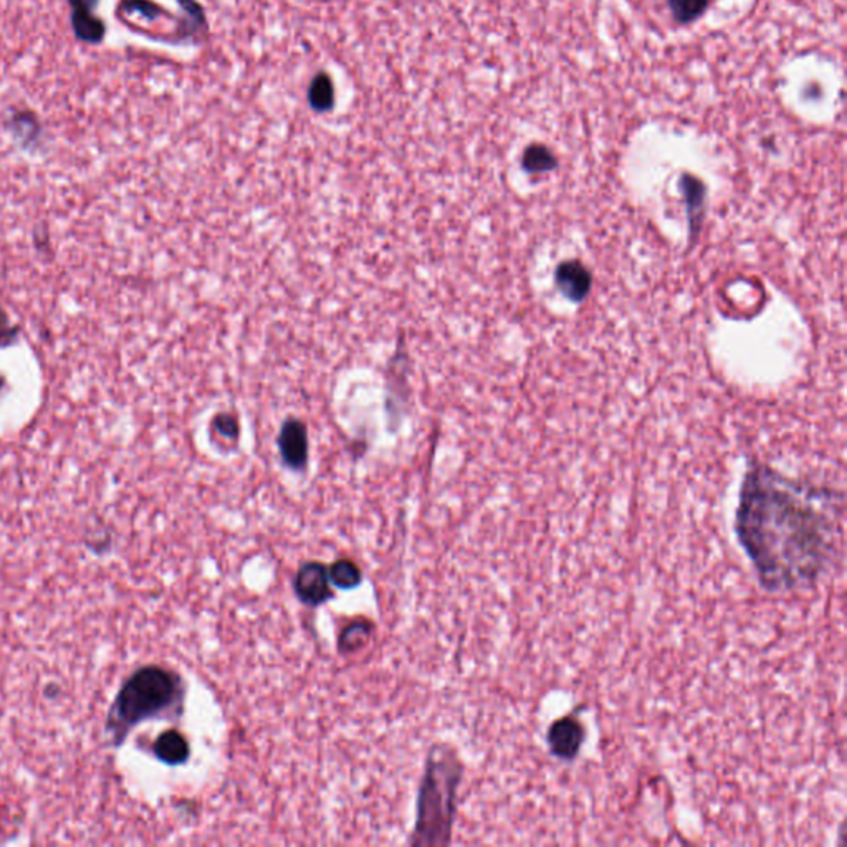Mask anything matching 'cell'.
Instances as JSON below:
<instances>
[{
    "label": "cell",
    "mask_w": 847,
    "mask_h": 847,
    "mask_svg": "<svg viewBox=\"0 0 847 847\" xmlns=\"http://www.w3.org/2000/svg\"><path fill=\"white\" fill-rule=\"evenodd\" d=\"M735 535L765 591L810 589L841 558L843 495L755 462L740 489Z\"/></svg>",
    "instance_id": "6da1fadb"
},
{
    "label": "cell",
    "mask_w": 847,
    "mask_h": 847,
    "mask_svg": "<svg viewBox=\"0 0 847 847\" xmlns=\"http://www.w3.org/2000/svg\"><path fill=\"white\" fill-rule=\"evenodd\" d=\"M460 763L456 755L443 750L432 753L419 795V814L412 844L443 846L449 844L454 814L457 788L460 783Z\"/></svg>",
    "instance_id": "7a4b0ae2"
},
{
    "label": "cell",
    "mask_w": 847,
    "mask_h": 847,
    "mask_svg": "<svg viewBox=\"0 0 847 847\" xmlns=\"http://www.w3.org/2000/svg\"><path fill=\"white\" fill-rule=\"evenodd\" d=\"M184 689L176 674L163 667H142L127 679L116 697L108 728L116 740H123L127 732L141 721L159 717L182 702Z\"/></svg>",
    "instance_id": "3957f363"
},
{
    "label": "cell",
    "mask_w": 847,
    "mask_h": 847,
    "mask_svg": "<svg viewBox=\"0 0 847 847\" xmlns=\"http://www.w3.org/2000/svg\"><path fill=\"white\" fill-rule=\"evenodd\" d=\"M586 740V727L576 715L568 713L553 721L546 732V745L551 755L561 761H573L581 753Z\"/></svg>",
    "instance_id": "277c9868"
},
{
    "label": "cell",
    "mask_w": 847,
    "mask_h": 847,
    "mask_svg": "<svg viewBox=\"0 0 847 847\" xmlns=\"http://www.w3.org/2000/svg\"><path fill=\"white\" fill-rule=\"evenodd\" d=\"M295 593L310 606H320L331 597L328 569L321 563H306L295 576Z\"/></svg>",
    "instance_id": "5b68a950"
},
{
    "label": "cell",
    "mask_w": 847,
    "mask_h": 847,
    "mask_svg": "<svg viewBox=\"0 0 847 847\" xmlns=\"http://www.w3.org/2000/svg\"><path fill=\"white\" fill-rule=\"evenodd\" d=\"M280 456L290 468H304L308 462V432L304 422L289 419L279 435Z\"/></svg>",
    "instance_id": "8992f818"
},
{
    "label": "cell",
    "mask_w": 847,
    "mask_h": 847,
    "mask_svg": "<svg viewBox=\"0 0 847 847\" xmlns=\"http://www.w3.org/2000/svg\"><path fill=\"white\" fill-rule=\"evenodd\" d=\"M558 289L573 302H581L591 290L593 277L589 270L578 260L563 262L557 270Z\"/></svg>",
    "instance_id": "52a82bcc"
},
{
    "label": "cell",
    "mask_w": 847,
    "mask_h": 847,
    "mask_svg": "<svg viewBox=\"0 0 847 847\" xmlns=\"http://www.w3.org/2000/svg\"><path fill=\"white\" fill-rule=\"evenodd\" d=\"M154 753L167 765H181L189 758V743L176 730H169L156 740Z\"/></svg>",
    "instance_id": "ba28073f"
},
{
    "label": "cell",
    "mask_w": 847,
    "mask_h": 847,
    "mask_svg": "<svg viewBox=\"0 0 847 847\" xmlns=\"http://www.w3.org/2000/svg\"><path fill=\"white\" fill-rule=\"evenodd\" d=\"M521 165L523 169L530 174H542V173L553 171L557 167V158L542 144H533L523 152Z\"/></svg>",
    "instance_id": "9c48e42d"
},
{
    "label": "cell",
    "mask_w": 847,
    "mask_h": 847,
    "mask_svg": "<svg viewBox=\"0 0 847 847\" xmlns=\"http://www.w3.org/2000/svg\"><path fill=\"white\" fill-rule=\"evenodd\" d=\"M683 196L689 205V219H690V227L692 234H697V220L702 215V207H704V184L697 181L696 177L685 176L682 179Z\"/></svg>",
    "instance_id": "30bf717a"
},
{
    "label": "cell",
    "mask_w": 847,
    "mask_h": 847,
    "mask_svg": "<svg viewBox=\"0 0 847 847\" xmlns=\"http://www.w3.org/2000/svg\"><path fill=\"white\" fill-rule=\"evenodd\" d=\"M373 634V626L366 620H356L343 629L338 645L342 652H354L367 644Z\"/></svg>",
    "instance_id": "8fae6325"
},
{
    "label": "cell",
    "mask_w": 847,
    "mask_h": 847,
    "mask_svg": "<svg viewBox=\"0 0 847 847\" xmlns=\"http://www.w3.org/2000/svg\"><path fill=\"white\" fill-rule=\"evenodd\" d=\"M329 581L333 582L335 586L342 588V589H351V588H356L361 580H363V574H361V569L358 568L354 565L353 561L350 559H338L331 565V568L328 569Z\"/></svg>",
    "instance_id": "7c38bea8"
},
{
    "label": "cell",
    "mask_w": 847,
    "mask_h": 847,
    "mask_svg": "<svg viewBox=\"0 0 847 847\" xmlns=\"http://www.w3.org/2000/svg\"><path fill=\"white\" fill-rule=\"evenodd\" d=\"M308 100L313 110L317 112H325L333 106L335 102V89L328 75H318L310 87V95Z\"/></svg>",
    "instance_id": "4fadbf2b"
},
{
    "label": "cell",
    "mask_w": 847,
    "mask_h": 847,
    "mask_svg": "<svg viewBox=\"0 0 847 847\" xmlns=\"http://www.w3.org/2000/svg\"><path fill=\"white\" fill-rule=\"evenodd\" d=\"M672 13L681 24H690L707 11L710 0H669Z\"/></svg>",
    "instance_id": "5bb4252c"
},
{
    "label": "cell",
    "mask_w": 847,
    "mask_h": 847,
    "mask_svg": "<svg viewBox=\"0 0 847 847\" xmlns=\"http://www.w3.org/2000/svg\"><path fill=\"white\" fill-rule=\"evenodd\" d=\"M214 426L215 430H217L220 435L228 437V439L237 437V434H239L237 419L234 418V416H230V414H220V416H217V418H215Z\"/></svg>",
    "instance_id": "9a60e30c"
}]
</instances>
